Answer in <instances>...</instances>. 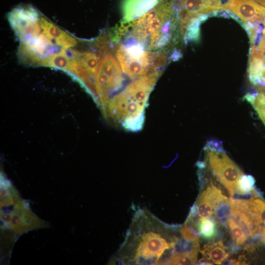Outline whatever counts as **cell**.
I'll return each instance as SVG.
<instances>
[{
  "label": "cell",
  "instance_id": "1",
  "mask_svg": "<svg viewBox=\"0 0 265 265\" xmlns=\"http://www.w3.org/2000/svg\"><path fill=\"white\" fill-rule=\"evenodd\" d=\"M172 227L146 209L134 213L117 253L123 265H168L180 238Z\"/></svg>",
  "mask_w": 265,
  "mask_h": 265
},
{
  "label": "cell",
  "instance_id": "2",
  "mask_svg": "<svg viewBox=\"0 0 265 265\" xmlns=\"http://www.w3.org/2000/svg\"><path fill=\"white\" fill-rule=\"evenodd\" d=\"M178 24L171 1L159 0L141 17L129 22L122 21L119 25L120 39L131 38L148 51L163 52L172 41H175L173 35Z\"/></svg>",
  "mask_w": 265,
  "mask_h": 265
},
{
  "label": "cell",
  "instance_id": "3",
  "mask_svg": "<svg viewBox=\"0 0 265 265\" xmlns=\"http://www.w3.org/2000/svg\"><path fill=\"white\" fill-rule=\"evenodd\" d=\"M204 150L212 174L233 196L237 193L238 182L243 173L228 156L219 141H208Z\"/></svg>",
  "mask_w": 265,
  "mask_h": 265
},
{
  "label": "cell",
  "instance_id": "4",
  "mask_svg": "<svg viewBox=\"0 0 265 265\" xmlns=\"http://www.w3.org/2000/svg\"><path fill=\"white\" fill-rule=\"evenodd\" d=\"M39 19L38 11L29 5L18 6L8 15L10 24L21 43L39 34L41 31Z\"/></svg>",
  "mask_w": 265,
  "mask_h": 265
},
{
  "label": "cell",
  "instance_id": "5",
  "mask_svg": "<svg viewBox=\"0 0 265 265\" xmlns=\"http://www.w3.org/2000/svg\"><path fill=\"white\" fill-rule=\"evenodd\" d=\"M231 217L241 227L248 237L260 234L261 229L248 211L246 200L230 198Z\"/></svg>",
  "mask_w": 265,
  "mask_h": 265
},
{
  "label": "cell",
  "instance_id": "6",
  "mask_svg": "<svg viewBox=\"0 0 265 265\" xmlns=\"http://www.w3.org/2000/svg\"><path fill=\"white\" fill-rule=\"evenodd\" d=\"M228 198L220 189L211 184L201 192L195 204L198 215L202 218L211 217L217 207Z\"/></svg>",
  "mask_w": 265,
  "mask_h": 265
},
{
  "label": "cell",
  "instance_id": "7",
  "mask_svg": "<svg viewBox=\"0 0 265 265\" xmlns=\"http://www.w3.org/2000/svg\"><path fill=\"white\" fill-rule=\"evenodd\" d=\"M108 79L107 92L117 91L122 87L125 78L123 77L119 63L110 53L106 55L101 61L98 69Z\"/></svg>",
  "mask_w": 265,
  "mask_h": 265
},
{
  "label": "cell",
  "instance_id": "8",
  "mask_svg": "<svg viewBox=\"0 0 265 265\" xmlns=\"http://www.w3.org/2000/svg\"><path fill=\"white\" fill-rule=\"evenodd\" d=\"M159 0H123L122 3L123 20L129 22L137 19L152 9Z\"/></svg>",
  "mask_w": 265,
  "mask_h": 265
},
{
  "label": "cell",
  "instance_id": "9",
  "mask_svg": "<svg viewBox=\"0 0 265 265\" xmlns=\"http://www.w3.org/2000/svg\"><path fill=\"white\" fill-rule=\"evenodd\" d=\"M227 10L245 22L257 14H265V7L253 0H231Z\"/></svg>",
  "mask_w": 265,
  "mask_h": 265
},
{
  "label": "cell",
  "instance_id": "10",
  "mask_svg": "<svg viewBox=\"0 0 265 265\" xmlns=\"http://www.w3.org/2000/svg\"><path fill=\"white\" fill-rule=\"evenodd\" d=\"M203 249L199 250L204 258L212 260L215 264L221 265L229 257L227 248L222 241L205 244Z\"/></svg>",
  "mask_w": 265,
  "mask_h": 265
},
{
  "label": "cell",
  "instance_id": "11",
  "mask_svg": "<svg viewBox=\"0 0 265 265\" xmlns=\"http://www.w3.org/2000/svg\"><path fill=\"white\" fill-rule=\"evenodd\" d=\"M247 209L261 232L265 225V202L254 197L246 200Z\"/></svg>",
  "mask_w": 265,
  "mask_h": 265
},
{
  "label": "cell",
  "instance_id": "12",
  "mask_svg": "<svg viewBox=\"0 0 265 265\" xmlns=\"http://www.w3.org/2000/svg\"><path fill=\"white\" fill-rule=\"evenodd\" d=\"M71 63V59L67 55L65 50L62 48L60 53H53L45 57L40 65L69 71Z\"/></svg>",
  "mask_w": 265,
  "mask_h": 265
},
{
  "label": "cell",
  "instance_id": "13",
  "mask_svg": "<svg viewBox=\"0 0 265 265\" xmlns=\"http://www.w3.org/2000/svg\"><path fill=\"white\" fill-rule=\"evenodd\" d=\"M74 57L78 60L92 75L96 74L99 66L100 57L96 53L84 51H73Z\"/></svg>",
  "mask_w": 265,
  "mask_h": 265
},
{
  "label": "cell",
  "instance_id": "14",
  "mask_svg": "<svg viewBox=\"0 0 265 265\" xmlns=\"http://www.w3.org/2000/svg\"><path fill=\"white\" fill-rule=\"evenodd\" d=\"M243 99L249 103L265 125V92L251 91Z\"/></svg>",
  "mask_w": 265,
  "mask_h": 265
},
{
  "label": "cell",
  "instance_id": "15",
  "mask_svg": "<svg viewBox=\"0 0 265 265\" xmlns=\"http://www.w3.org/2000/svg\"><path fill=\"white\" fill-rule=\"evenodd\" d=\"M200 236L206 239H214L217 235L215 220L212 217L199 219L195 224Z\"/></svg>",
  "mask_w": 265,
  "mask_h": 265
},
{
  "label": "cell",
  "instance_id": "16",
  "mask_svg": "<svg viewBox=\"0 0 265 265\" xmlns=\"http://www.w3.org/2000/svg\"><path fill=\"white\" fill-rule=\"evenodd\" d=\"M198 249L186 252H175L168 265H194L197 262Z\"/></svg>",
  "mask_w": 265,
  "mask_h": 265
},
{
  "label": "cell",
  "instance_id": "17",
  "mask_svg": "<svg viewBox=\"0 0 265 265\" xmlns=\"http://www.w3.org/2000/svg\"><path fill=\"white\" fill-rule=\"evenodd\" d=\"M227 223L236 244L237 246L243 245L246 241L248 237L242 229L231 216L227 219Z\"/></svg>",
  "mask_w": 265,
  "mask_h": 265
},
{
  "label": "cell",
  "instance_id": "18",
  "mask_svg": "<svg viewBox=\"0 0 265 265\" xmlns=\"http://www.w3.org/2000/svg\"><path fill=\"white\" fill-rule=\"evenodd\" d=\"M207 18V15H203L188 27L185 36L183 37L184 43L186 44H187L188 42H198L199 41L200 37V26Z\"/></svg>",
  "mask_w": 265,
  "mask_h": 265
},
{
  "label": "cell",
  "instance_id": "19",
  "mask_svg": "<svg viewBox=\"0 0 265 265\" xmlns=\"http://www.w3.org/2000/svg\"><path fill=\"white\" fill-rule=\"evenodd\" d=\"M39 24L43 33L50 39H55L63 32V30L43 17H40Z\"/></svg>",
  "mask_w": 265,
  "mask_h": 265
},
{
  "label": "cell",
  "instance_id": "20",
  "mask_svg": "<svg viewBox=\"0 0 265 265\" xmlns=\"http://www.w3.org/2000/svg\"><path fill=\"white\" fill-rule=\"evenodd\" d=\"M144 122V114L131 115L126 117L122 122L123 127L129 131L137 132L141 130Z\"/></svg>",
  "mask_w": 265,
  "mask_h": 265
},
{
  "label": "cell",
  "instance_id": "21",
  "mask_svg": "<svg viewBox=\"0 0 265 265\" xmlns=\"http://www.w3.org/2000/svg\"><path fill=\"white\" fill-rule=\"evenodd\" d=\"M255 179L251 175L243 174L239 179L237 193L245 195L254 192Z\"/></svg>",
  "mask_w": 265,
  "mask_h": 265
},
{
  "label": "cell",
  "instance_id": "22",
  "mask_svg": "<svg viewBox=\"0 0 265 265\" xmlns=\"http://www.w3.org/2000/svg\"><path fill=\"white\" fill-rule=\"evenodd\" d=\"M180 232L183 238L185 240L192 242H199L200 234L192 224L185 222L180 227Z\"/></svg>",
  "mask_w": 265,
  "mask_h": 265
},
{
  "label": "cell",
  "instance_id": "23",
  "mask_svg": "<svg viewBox=\"0 0 265 265\" xmlns=\"http://www.w3.org/2000/svg\"><path fill=\"white\" fill-rule=\"evenodd\" d=\"M55 41L57 45L64 49L74 47L78 43L76 38L64 31L60 36L55 39Z\"/></svg>",
  "mask_w": 265,
  "mask_h": 265
},
{
  "label": "cell",
  "instance_id": "24",
  "mask_svg": "<svg viewBox=\"0 0 265 265\" xmlns=\"http://www.w3.org/2000/svg\"><path fill=\"white\" fill-rule=\"evenodd\" d=\"M183 56L181 51L177 49H174L169 58V59L174 61L179 60Z\"/></svg>",
  "mask_w": 265,
  "mask_h": 265
},
{
  "label": "cell",
  "instance_id": "25",
  "mask_svg": "<svg viewBox=\"0 0 265 265\" xmlns=\"http://www.w3.org/2000/svg\"><path fill=\"white\" fill-rule=\"evenodd\" d=\"M261 234V241L262 242L265 244V225L263 228Z\"/></svg>",
  "mask_w": 265,
  "mask_h": 265
},
{
  "label": "cell",
  "instance_id": "26",
  "mask_svg": "<svg viewBox=\"0 0 265 265\" xmlns=\"http://www.w3.org/2000/svg\"><path fill=\"white\" fill-rule=\"evenodd\" d=\"M259 3L261 4L263 6H265V0H255Z\"/></svg>",
  "mask_w": 265,
  "mask_h": 265
},
{
  "label": "cell",
  "instance_id": "27",
  "mask_svg": "<svg viewBox=\"0 0 265 265\" xmlns=\"http://www.w3.org/2000/svg\"><path fill=\"white\" fill-rule=\"evenodd\" d=\"M264 24L265 27V21H264Z\"/></svg>",
  "mask_w": 265,
  "mask_h": 265
}]
</instances>
